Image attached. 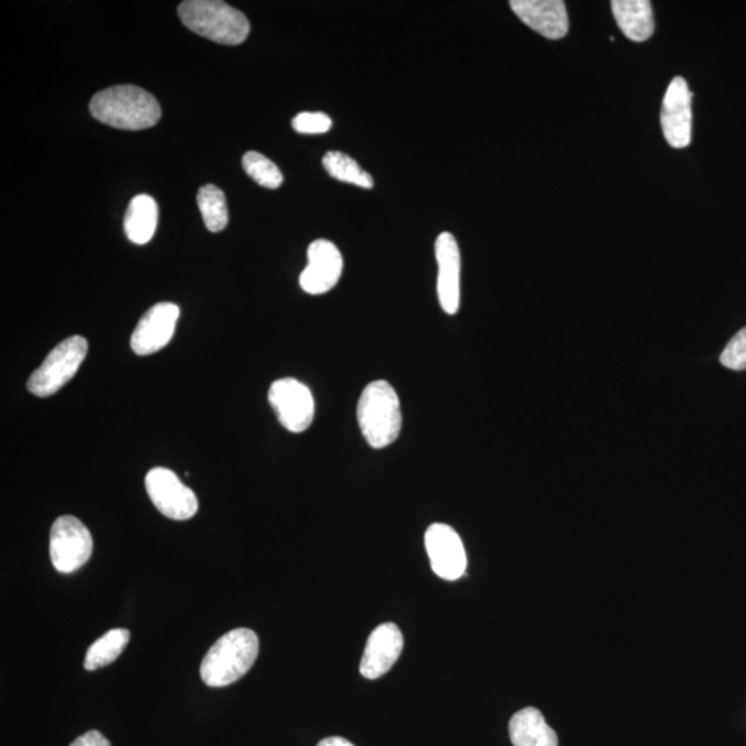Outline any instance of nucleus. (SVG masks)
I'll return each instance as SVG.
<instances>
[{"mask_svg":"<svg viewBox=\"0 0 746 746\" xmlns=\"http://www.w3.org/2000/svg\"><path fill=\"white\" fill-rule=\"evenodd\" d=\"M90 113L98 122L120 130L152 128L162 117L156 97L141 87L122 85L96 93Z\"/></svg>","mask_w":746,"mask_h":746,"instance_id":"f257e3e1","label":"nucleus"},{"mask_svg":"<svg viewBox=\"0 0 746 746\" xmlns=\"http://www.w3.org/2000/svg\"><path fill=\"white\" fill-rule=\"evenodd\" d=\"M259 638L254 630L237 628L216 640L201 663V678L210 688H226L254 667Z\"/></svg>","mask_w":746,"mask_h":746,"instance_id":"f03ea898","label":"nucleus"},{"mask_svg":"<svg viewBox=\"0 0 746 746\" xmlns=\"http://www.w3.org/2000/svg\"><path fill=\"white\" fill-rule=\"evenodd\" d=\"M362 436L372 448L383 449L396 443L403 427L402 404L386 381L371 382L356 405Z\"/></svg>","mask_w":746,"mask_h":746,"instance_id":"7ed1b4c3","label":"nucleus"},{"mask_svg":"<svg viewBox=\"0 0 746 746\" xmlns=\"http://www.w3.org/2000/svg\"><path fill=\"white\" fill-rule=\"evenodd\" d=\"M178 13L186 29L221 45H241L251 32L246 15L219 0H185Z\"/></svg>","mask_w":746,"mask_h":746,"instance_id":"20e7f679","label":"nucleus"},{"mask_svg":"<svg viewBox=\"0 0 746 746\" xmlns=\"http://www.w3.org/2000/svg\"><path fill=\"white\" fill-rule=\"evenodd\" d=\"M87 340L82 337L65 339L32 373L29 391L36 397H51L73 380L87 355Z\"/></svg>","mask_w":746,"mask_h":746,"instance_id":"39448f33","label":"nucleus"},{"mask_svg":"<svg viewBox=\"0 0 746 746\" xmlns=\"http://www.w3.org/2000/svg\"><path fill=\"white\" fill-rule=\"evenodd\" d=\"M93 553L87 526L74 515H62L51 530V558L58 573L71 574L84 567Z\"/></svg>","mask_w":746,"mask_h":746,"instance_id":"423d86ee","label":"nucleus"},{"mask_svg":"<svg viewBox=\"0 0 746 746\" xmlns=\"http://www.w3.org/2000/svg\"><path fill=\"white\" fill-rule=\"evenodd\" d=\"M146 488L153 507L164 518L184 521L193 519L199 512V499L195 492L184 486L172 470L151 469L146 476Z\"/></svg>","mask_w":746,"mask_h":746,"instance_id":"0eeeda50","label":"nucleus"},{"mask_svg":"<svg viewBox=\"0 0 746 746\" xmlns=\"http://www.w3.org/2000/svg\"><path fill=\"white\" fill-rule=\"evenodd\" d=\"M268 402L276 411L279 424L292 433H303L315 420L316 403L310 388L294 377L273 383Z\"/></svg>","mask_w":746,"mask_h":746,"instance_id":"6e6552de","label":"nucleus"},{"mask_svg":"<svg viewBox=\"0 0 746 746\" xmlns=\"http://www.w3.org/2000/svg\"><path fill=\"white\" fill-rule=\"evenodd\" d=\"M425 546L433 572L446 580H457L466 572L468 558L458 532L447 524L436 523L427 529Z\"/></svg>","mask_w":746,"mask_h":746,"instance_id":"1a4fd4ad","label":"nucleus"},{"mask_svg":"<svg viewBox=\"0 0 746 746\" xmlns=\"http://www.w3.org/2000/svg\"><path fill=\"white\" fill-rule=\"evenodd\" d=\"M693 93L682 76L673 78L669 84L662 102L661 125L663 136L669 146L685 148L693 134V111H691Z\"/></svg>","mask_w":746,"mask_h":746,"instance_id":"9d476101","label":"nucleus"},{"mask_svg":"<svg viewBox=\"0 0 746 746\" xmlns=\"http://www.w3.org/2000/svg\"><path fill=\"white\" fill-rule=\"evenodd\" d=\"M309 265L300 274L301 289L309 295H323L337 287L343 271V257L328 239H317L307 251Z\"/></svg>","mask_w":746,"mask_h":746,"instance_id":"9b49d317","label":"nucleus"},{"mask_svg":"<svg viewBox=\"0 0 746 746\" xmlns=\"http://www.w3.org/2000/svg\"><path fill=\"white\" fill-rule=\"evenodd\" d=\"M179 317V306L173 303L151 307L131 333V350L139 355H150L167 348L173 338Z\"/></svg>","mask_w":746,"mask_h":746,"instance_id":"f8f14e48","label":"nucleus"},{"mask_svg":"<svg viewBox=\"0 0 746 746\" xmlns=\"http://www.w3.org/2000/svg\"><path fill=\"white\" fill-rule=\"evenodd\" d=\"M404 649L402 630L396 624L380 625L367 638L360 672L365 679H380L397 662Z\"/></svg>","mask_w":746,"mask_h":746,"instance_id":"ddd939ff","label":"nucleus"},{"mask_svg":"<svg viewBox=\"0 0 746 746\" xmlns=\"http://www.w3.org/2000/svg\"><path fill=\"white\" fill-rule=\"evenodd\" d=\"M510 8L526 26L547 40L557 41L567 35L569 21L562 0H512Z\"/></svg>","mask_w":746,"mask_h":746,"instance_id":"4468645a","label":"nucleus"},{"mask_svg":"<svg viewBox=\"0 0 746 746\" xmlns=\"http://www.w3.org/2000/svg\"><path fill=\"white\" fill-rule=\"evenodd\" d=\"M438 266L437 294L441 309L449 316L457 315L460 306V251L451 233H441L436 239Z\"/></svg>","mask_w":746,"mask_h":746,"instance_id":"2eb2a0df","label":"nucleus"},{"mask_svg":"<svg viewBox=\"0 0 746 746\" xmlns=\"http://www.w3.org/2000/svg\"><path fill=\"white\" fill-rule=\"evenodd\" d=\"M509 734L514 746H558L556 732L548 726L541 711L532 706L510 718Z\"/></svg>","mask_w":746,"mask_h":746,"instance_id":"dca6fc26","label":"nucleus"},{"mask_svg":"<svg viewBox=\"0 0 746 746\" xmlns=\"http://www.w3.org/2000/svg\"><path fill=\"white\" fill-rule=\"evenodd\" d=\"M614 18L628 40L646 42L654 34V18L649 0H614Z\"/></svg>","mask_w":746,"mask_h":746,"instance_id":"f3484780","label":"nucleus"},{"mask_svg":"<svg viewBox=\"0 0 746 746\" xmlns=\"http://www.w3.org/2000/svg\"><path fill=\"white\" fill-rule=\"evenodd\" d=\"M158 226V205L152 196L140 194L130 201L125 215V233L131 243H150Z\"/></svg>","mask_w":746,"mask_h":746,"instance_id":"a211bd4d","label":"nucleus"},{"mask_svg":"<svg viewBox=\"0 0 746 746\" xmlns=\"http://www.w3.org/2000/svg\"><path fill=\"white\" fill-rule=\"evenodd\" d=\"M130 633L128 629H111L95 643L89 647L85 657L86 671H97L113 663L122 654L125 647L128 646Z\"/></svg>","mask_w":746,"mask_h":746,"instance_id":"6ab92c4d","label":"nucleus"},{"mask_svg":"<svg viewBox=\"0 0 746 746\" xmlns=\"http://www.w3.org/2000/svg\"><path fill=\"white\" fill-rule=\"evenodd\" d=\"M202 219L211 233H221L228 224V207L226 195L219 186L207 184L201 186L196 194Z\"/></svg>","mask_w":746,"mask_h":746,"instance_id":"aec40b11","label":"nucleus"},{"mask_svg":"<svg viewBox=\"0 0 746 746\" xmlns=\"http://www.w3.org/2000/svg\"><path fill=\"white\" fill-rule=\"evenodd\" d=\"M323 168L334 180L354 184L361 189H373L372 175L365 172L353 158L340 151H329L322 159Z\"/></svg>","mask_w":746,"mask_h":746,"instance_id":"412c9836","label":"nucleus"},{"mask_svg":"<svg viewBox=\"0 0 746 746\" xmlns=\"http://www.w3.org/2000/svg\"><path fill=\"white\" fill-rule=\"evenodd\" d=\"M243 168L252 180L265 189L276 190L284 183L281 170L260 152H246L243 158Z\"/></svg>","mask_w":746,"mask_h":746,"instance_id":"4be33fe9","label":"nucleus"},{"mask_svg":"<svg viewBox=\"0 0 746 746\" xmlns=\"http://www.w3.org/2000/svg\"><path fill=\"white\" fill-rule=\"evenodd\" d=\"M721 362L732 371L746 370V327L729 339L721 355Z\"/></svg>","mask_w":746,"mask_h":746,"instance_id":"5701e85b","label":"nucleus"},{"mask_svg":"<svg viewBox=\"0 0 746 746\" xmlns=\"http://www.w3.org/2000/svg\"><path fill=\"white\" fill-rule=\"evenodd\" d=\"M292 126L301 135H323L332 128V119L323 113H301L296 115Z\"/></svg>","mask_w":746,"mask_h":746,"instance_id":"b1692460","label":"nucleus"},{"mask_svg":"<svg viewBox=\"0 0 746 746\" xmlns=\"http://www.w3.org/2000/svg\"><path fill=\"white\" fill-rule=\"evenodd\" d=\"M70 746H111L109 740L97 729H90L81 737L76 738Z\"/></svg>","mask_w":746,"mask_h":746,"instance_id":"393cba45","label":"nucleus"},{"mask_svg":"<svg viewBox=\"0 0 746 746\" xmlns=\"http://www.w3.org/2000/svg\"><path fill=\"white\" fill-rule=\"evenodd\" d=\"M317 746H355V745L351 744L350 740L344 739L342 737H329L320 740V744H318Z\"/></svg>","mask_w":746,"mask_h":746,"instance_id":"a878e982","label":"nucleus"}]
</instances>
